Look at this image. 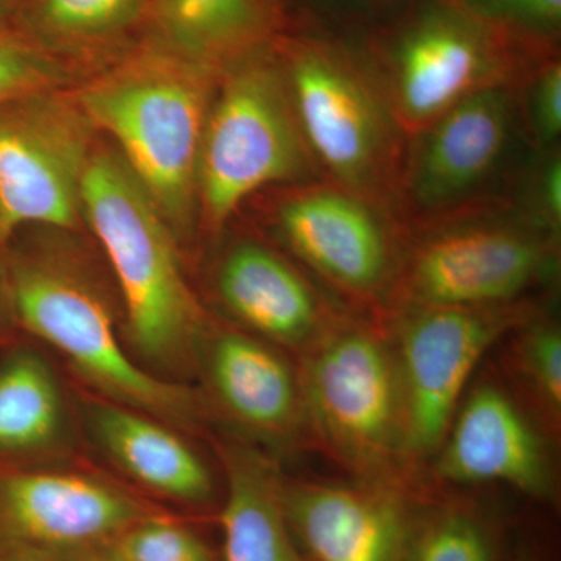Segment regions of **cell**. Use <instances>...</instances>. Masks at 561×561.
I'll use <instances>...</instances> for the list:
<instances>
[{"label":"cell","mask_w":561,"mask_h":561,"mask_svg":"<svg viewBox=\"0 0 561 561\" xmlns=\"http://www.w3.org/2000/svg\"><path fill=\"white\" fill-rule=\"evenodd\" d=\"M353 28L364 33L354 43L391 116L412 138L476 92L518 83L556 55L479 21L456 0H398Z\"/></svg>","instance_id":"6da1fadb"},{"label":"cell","mask_w":561,"mask_h":561,"mask_svg":"<svg viewBox=\"0 0 561 561\" xmlns=\"http://www.w3.org/2000/svg\"><path fill=\"white\" fill-rule=\"evenodd\" d=\"M217 79L150 39L76 94L175 234L198 205V157Z\"/></svg>","instance_id":"7a4b0ae2"},{"label":"cell","mask_w":561,"mask_h":561,"mask_svg":"<svg viewBox=\"0 0 561 561\" xmlns=\"http://www.w3.org/2000/svg\"><path fill=\"white\" fill-rule=\"evenodd\" d=\"M81 210L119 284L135 354L162 373L197 364L208 331L184 278L175 232L119 153H92Z\"/></svg>","instance_id":"3957f363"},{"label":"cell","mask_w":561,"mask_h":561,"mask_svg":"<svg viewBox=\"0 0 561 561\" xmlns=\"http://www.w3.org/2000/svg\"><path fill=\"white\" fill-rule=\"evenodd\" d=\"M276 55L319 171L376 205L398 191L405 136L353 39L308 25L275 41Z\"/></svg>","instance_id":"277c9868"},{"label":"cell","mask_w":561,"mask_h":561,"mask_svg":"<svg viewBox=\"0 0 561 561\" xmlns=\"http://www.w3.org/2000/svg\"><path fill=\"white\" fill-rule=\"evenodd\" d=\"M309 440L356 481L405 485V446L397 356L381 321L342 317L300 356Z\"/></svg>","instance_id":"5b68a950"},{"label":"cell","mask_w":561,"mask_h":561,"mask_svg":"<svg viewBox=\"0 0 561 561\" xmlns=\"http://www.w3.org/2000/svg\"><path fill=\"white\" fill-rule=\"evenodd\" d=\"M0 275L18 323L57 350L103 400L172 426L192 427L201 419L194 391L154 375L133 357L101 291L80 273L50 257L10 253Z\"/></svg>","instance_id":"8992f818"},{"label":"cell","mask_w":561,"mask_h":561,"mask_svg":"<svg viewBox=\"0 0 561 561\" xmlns=\"http://www.w3.org/2000/svg\"><path fill=\"white\" fill-rule=\"evenodd\" d=\"M273 41L232 62L217 79L197 171L198 205L214 231L257 191L302 183L319 171Z\"/></svg>","instance_id":"52a82bcc"},{"label":"cell","mask_w":561,"mask_h":561,"mask_svg":"<svg viewBox=\"0 0 561 561\" xmlns=\"http://www.w3.org/2000/svg\"><path fill=\"white\" fill-rule=\"evenodd\" d=\"M556 265V236L527 219L454 221L402 256L391 311L515 305Z\"/></svg>","instance_id":"ba28073f"},{"label":"cell","mask_w":561,"mask_h":561,"mask_svg":"<svg viewBox=\"0 0 561 561\" xmlns=\"http://www.w3.org/2000/svg\"><path fill=\"white\" fill-rule=\"evenodd\" d=\"M391 313L387 331L400 373L408 457L415 471L440 448L483 356L531 313L522 302Z\"/></svg>","instance_id":"9c48e42d"},{"label":"cell","mask_w":561,"mask_h":561,"mask_svg":"<svg viewBox=\"0 0 561 561\" xmlns=\"http://www.w3.org/2000/svg\"><path fill=\"white\" fill-rule=\"evenodd\" d=\"M94 130L76 95L58 90L0 105V249L28 225L77 224Z\"/></svg>","instance_id":"30bf717a"},{"label":"cell","mask_w":561,"mask_h":561,"mask_svg":"<svg viewBox=\"0 0 561 561\" xmlns=\"http://www.w3.org/2000/svg\"><path fill=\"white\" fill-rule=\"evenodd\" d=\"M275 224L291 254L350 300H389L402 254L381 206L332 183L300 184L276 206Z\"/></svg>","instance_id":"8fae6325"},{"label":"cell","mask_w":561,"mask_h":561,"mask_svg":"<svg viewBox=\"0 0 561 561\" xmlns=\"http://www.w3.org/2000/svg\"><path fill=\"white\" fill-rule=\"evenodd\" d=\"M149 508L90 472L0 463V542L68 559L108 546Z\"/></svg>","instance_id":"7c38bea8"},{"label":"cell","mask_w":561,"mask_h":561,"mask_svg":"<svg viewBox=\"0 0 561 561\" xmlns=\"http://www.w3.org/2000/svg\"><path fill=\"white\" fill-rule=\"evenodd\" d=\"M516 121L513 84L486 88L457 103L413 136L398 191L426 217L459 208L500 172Z\"/></svg>","instance_id":"4fadbf2b"},{"label":"cell","mask_w":561,"mask_h":561,"mask_svg":"<svg viewBox=\"0 0 561 561\" xmlns=\"http://www.w3.org/2000/svg\"><path fill=\"white\" fill-rule=\"evenodd\" d=\"M548 432L527 405L496 381L476 383L461 398L432 465L451 485L504 483L546 500L556 490Z\"/></svg>","instance_id":"5bb4252c"},{"label":"cell","mask_w":561,"mask_h":561,"mask_svg":"<svg viewBox=\"0 0 561 561\" xmlns=\"http://www.w3.org/2000/svg\"><path fill=\"white\" fill-rule=\"evenodd\" d=\"M404 486L280 479V501L312 561H404L413 527Z\"/></svg>","instance_id":"9a60e30c"},{"label":"cell","mask_w":561,"mask_h":561,"mask_svg":"<svg viewBox=\"0 0 561 561\" xmlns=\"http://www.w3.org/2000/svg\"><path fill=\"white\" fill-rule=\"evenodd\" d=\"M214 404L267 448L309 440L300 373L286 351L232 328L208 332L198 353Z\"/></svg>","instance_id":"2e32d148"},{"label":"cell","mask_w":561,"mask_h":561,"mask_svg":"<svg viewBox=\"0 0 561 561\" xmlns=\"http://www.w3.org/2000/svg\"><path fill=\"white\" fill-rule=\"evenodd\" d=\"M216 294L239 330L298 356L345 316L294 264L260 242H239L225 253Z\"/></svg>","instance_id":"e0dca14e"},{"label":"cell","mask_w":561,"mask_h":561,"mask_svg":"<svg viewBox=\"0 0 561 561\" xmlns=\"http://www.w3.org/2000/svg\"><path fill=\"white\" fill-rule=\"evenodd\" d=\"M84 423L103 456L144 489L190 505L213 497V472L172 424L103 398L87 402Z\"/></svg>","instance_id":"ac0fdd59"},{"label":"cell","mask_w":561,"mask_h":561,"mask_svg":"<svg viewBox=\"0 0 561 561\" xmlns=\"http://www.w3.org/2000/svg\"><path fill=\"white\" fill-rule=\"evenodd\" d=\"M151 41L220 76L267 46L284 16L268 0H149Z\"/></svg>","instance_id":"d6986e66"},{"label":"cell","mask_w":561,"mask_h":561,"mask_svg":"<svg viewBox=\"0 0 561 561\" xmlns=\"http://www.w3.org/2000/svg\"><path fill=\"white\" fill-rule=\"evenodd\" d=\"M227 501L221 511L224 561H301L280 501L283 476L256 448L220 446Z\"/></svg>","instance_id":"ffe728a7"},{"label":"cell","mask_w":561,"mask_h":561,"mask_svg":"<svg viewBox=\"0 0 561 561\" xmlns=\"http://www.w3.org/2000/svg\"><path fill=\"white\" fill-rule=\"evenodd\" d=\"M0 350V463L35 465L69 440L65 393L38 351Z\"/></svg>","instance_id":"44dd1931"},{"label":"cell","mask_w":561,"mask_h":561,"mask_svg":"<svg viewBox=\"0 0 561 561\" xmlns=\"http://www.w3.org/2000/svg\"><path fill=\"white\" fill-rule=\"evenodd\" d=\"M149 0H24V38L41 49L87 50L147 20Z\"/></svg>","instance_id":"7402d4cb"},{"label":"cell","mask_w":561,"mask_h":561,"mask_svg":"<svg viewBox=\"0 0 561 561\" xmlns=\"http://www.w3.org/2000/svg\"><path fill=\"white\" fill-rule=\"evenodd\" d=\"M512 371L529 398V411L549 437L561 424V331L553 320L530 317L515 330Z\"/></svg>","instance_id":"603a6c76"},{"label":"cell","mask_w":561,"mask_h":561,"mask_svg":"<svg viewBox=\"0 0 561 561\" xmlns=\"http://www.w3.org/2000/svg\"><path fill=\"white\" fill-rule=\"evenodd\" d=\"M490 531L461 508H442L412 527L404 561H493Z\"/></svg>","instance_id":"cb8c5ba5"},{"label":"cell","mask_w":561,"mask_h":561,"mask_svg":"<svg viewBox=\"0 0 561 561\" xmlns=\"http://www.w3.org/2000/svg\"><path fill=\"white\" fill-rule=\"evenodd\" d=\"M106 548L121 561H214L198 535L151 513L122 531Z\"/></svg>","instance_id":"d4e9b609"},{"label":"cell","mask_w":561,"mask_h":561,"mask_svg":"<svg viewBox=\"0 0 561 561\" xmlns=\"http://www.w3.org/2000/svg\"><path fill=\"white\" fill-rule=\"evenodd\" d=\"M479 21L542 49L556 50L561 0H456Z\"/></svg>","instance_id":"484cf974"},{"label":"cell","mask_w":561,"mask_h":561,"mask_svg":"<svg viewBox=\"0 0 561 561\" xmlns=\"http://www.w3.org/2000/svg\"><path fill=\"white\" fill-rule=\"evenodd\" d=\"M65 69L49 51L13 33L0 32V105L32 94L57 90Z\"/></svg>","instance_id":"4316f807"},{"label":"cell","mask_w":561,"mask_h":561,"mask_svg":"<svg viewBox=\"0 0 561 561\" xmlns=\"http://www.w3.org/2000/svg\"><path fill=\"white\" fill-rule=\"evenodd\" d=\"M524 119L538 150L556 149L561 135V62L559 55L538 61L523 77Z\"/></svg>","instance_id":"83f0119b"},{"label":"cell","mask_w":561,"mask_h":561,"mask_svg":"<svg viewBox=\"0 0 561 561\" xmlns=\"http://www.w3.org/2000/svg\"><path fill=\"white\" fill-rule=\"evenodd\" d=\"M530 220L556 236L561 225V160L548 151L530 183Z\"/></svg>","instance_id":"f1b7e54d"},{"label":"cell","mask_w":561,"mask_h":561,"mask_svg":"<svg viewBox=\"0 0 561 561\" xmlns=\"http://www.w3.org/2000/svg\"><path fill=\"white\" fill-rule=\"evenodd\" d=\"M301 2L302 13L309 21V25L343 31V28L364 24L398 0H301Z\"/></svg>","instance_id":"f546056e"},{"label":"cell","mask_w":561,"mask_h":561,"mask_svg":"<svg viewBox=\"0 0 561 561\" xmlns=\"http://www.w3.org/2000/svg\"><path fill=\"white\" fill-rule=\"evenodd\" d=\"M0 561H66L54 553L25 548V546L0 542Z\"/></svg>","instance_id":"4dcf8cb0"},{"label":"cell","mask_w":561,"mask_h":561,"mask_svg":"<svg viewBox=\"0 0 561 561\" xmlns=\"http://www.w3.org/2000/svg\"><path fill=\"white\" fill-rule=\"evenodd\" d=\"M66 561H121L114 556L113 552L110 551L106 546H102V548L90 549V551H83L80 553H76V556H70L68 559H62Z\"/></svg>","instance_id":"1f68e13d"},{"label":"cell","mask_w":561,"mask_h":561,"mask_svg":"<svg viewBox=\"0 0 561 561\" xmlns=\"http://www.w3.org/2000/svg\"><path fill=\"white\" fill-rule=\"evenodd\" d=\"M287 0H268V3L284 16V7H286Z\"/></svg>","instance_id":"d6a6232c"}]
</instances>
